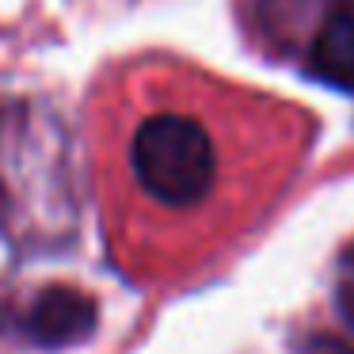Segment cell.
Masks as SVG:
<instances>
[{"label":"cell","mask_w":354,"mask_h":354,"mask_svg":"<svg viewBox=\"0 0 354 354\" xmlns=\"http://www.w3.org/2000/svg\"><path fill=\"white\" fill-rule=\"evenodd\" d=\"M313 351L316 354H354V346H346V343H316Z\"/></svg>","instance_id":"obj_4"},{"label":"cell","mask_w":354,"mask_h":354,"mask_svg":"<svg viewBox=\"0 0 354 354\" xmlns=\"http://www.w3.org/2000/svg\"><path fill=\"white\" fill-rule=\"evenodd\" d=\"M138 183L160 206L187 209L206 198L217 176V153L202 122L187 115H153L138 126L130 145Z\"/></svg>","instance_id":"obj_1"},{"label":"cell","mask_w":354,"mask_h":354,"mask_svg":"<svg viewBox=\"0 0 354 354\" xmlns=\"http://www.w3.org/2000/svg\"><path fill=\"white\" fill-rule=\"evenodd\" d=\"M95 301L73 286H50L27 313V335L39 346H73L95 331Z\"/></svg>","instance_id":"obj_2"},{"label":"cell","mask_w":354,"mask_h":354,"mask_svg":"<svg viewBox=\"0 0 354 354\" xmlns=\"http://www.w3.org/2000/svg\"><path fill=\"white\" fill-rule=\"evenodd\" d=\"M308 62H313L316 77H324L328 84L354 88V0L351 4H339L324 19Z\"/></svg>","instance_id":"obj_3"}]
</instances>
